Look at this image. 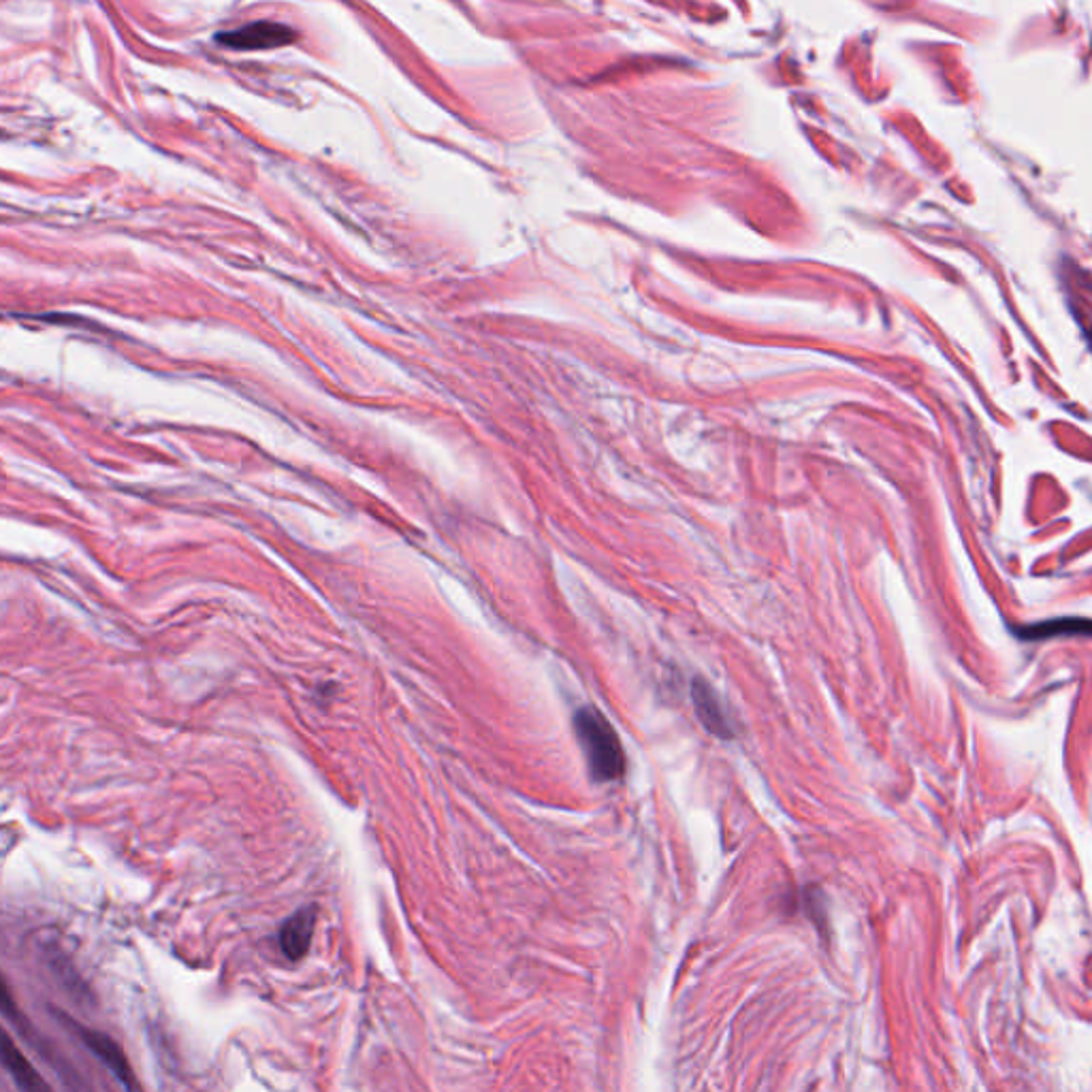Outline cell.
<instances>
[{
	"label": "cell",
	"mask_w": 1092,
	"mask_h": 1092,
	"mask_svg": "<svg viewBox=\"0 0 1092 1092\" xmlns=\"http://www.w3.org/2000/svg\"><path fill=\"white\" fill-rule=\"evenodd\" d=\"M316 926V909L305 907L299 909L295 915H291L282 928H280V947L291 960H299L305 956L312 934Z\"/></svg>",
	"instance_id": "52a82bcc"
},
{
	"label": "cell",
	"mask_w": 1092,
	"mask_h": 1092,
	"mask_svg": "<svg viewBox=\"0 0 1092 1092\" xmlns=\"http://www.w3.org/2000/svg\"><path fill=\"white\" fill-rule=\"evenodd\" d=\"M218 42L233 50H276L297 42V33L278 22H257L231 33H220Z\"/></svg>",
	"instance_id": "277c9868"
},
{
	"label": "cell",
	"mask_w": 1092,
	"mask_h": 1092,
	"mask_svg": "<svg viewBox=\"0 0 1092 1092\" xmlns=\"http://www.w3.org/2000/svg\"><path fill=\"white\" fill-rule=\"evenodd\" d=\"M577 737L588 756L590 771L596 781H617L626 773V754L622 741L611 722L596 711L585 707L575 717Z\"/></svg>",
	"instance_id": "6da1fadb"
},
{
	"label": "cell",
	"mask_w": 1092,
	"mask_h": 1092,
	"mask_svg": "<svg viewBox=\"0 0 1092 1092\" xmlns=\"http://www.w3.org/2000/svg\"><path fill=\"white\" fill-rule=\"evenodd\" d=\"M1015 634L1022 641H1049L1056 636H1088L1090 634V622L1083 617H1060L1049 619L1043 624H1032L1026 628L1015 630Z\"/></svg>",
	"instance_id": "ba28073f"
},
{
	"label": "cell",
	"mask_w": 1092,
	"mask_h": 1092,
	"mask_svg": "<svg viewBox=\"0 0 1092 1092\" xmlns=\"http://www.w3.org/2000/svg\"><path fill=\"white\" fill-rule=\"evenodd\" d=\"M692 700H694V707H696V713H698V719L702 722V726L719 737V739H732V726H730V719L715 694V690L705 681V679H694L692 683Z\"/></svg>",
	"instance_id": "8992f818"
},
{
	"label": "cell",
	"mask_w": 1092,
	"mask_h": 1092,
	"mask_svg": "<svg viewBox=\"0 0 1092 1092\" xmlns=\"http://www.w3.org/2000/svg\"><path fill=\"white\" fill-rule=\"evenodd\" d=\"M0 1066H3L20 1092H54L39 1069L27 1058L22 1047L0 1024Z\"/></svg>",
	"instance_id": "5b68a950"
},
{
	"label": "cell",
	"mask_w": 1092,
	"mask_h": 1092,
	"mask_svg": "<svg viewBox=\"0 0 1092 1092\" xmlns=\"http://www.w3.org/2000/svg\"><path fill=\"white\" fill-rule=\"evenodd\" d=\"M0 1015H3L5 1020H10L18 1032L24 1037V1041H29L46 1060L54 1062V1066L59 1069L61 1077L71 1083V1077L67 1073H71L76 1079H78V1073L71 1069V1066H65L63 1064V1056L50 1045V1041L35 1028V1024H31V1020L27 1017V1013L22 1011V1007L18 1005L16 996H14V990L7 981V977L3 975V971H0Z\"/></svg>",
	"instance_id": "3957f363"
},
{
	"label": "cell",
	"mask_w": 1092,
	"mask_h": 1092,
	"mask_svg": "<svg viewBox=\"0 0 1092 1092\" xmlns=\"http://www.w3.org/2000/svg\"><path fill=\"white\" fill-rule=\"evenodd\" d=\"M50 1013L67 1028L71 1030L110 1071L112 1075L116 1077V1081L125 1088V1092H146L139 1077L135 1075L133 1066H131V1060L125 1052V1047L107 1032H101V1030H95V1028H88L86 1024H82L80 1020H76L71 1013H67L65 1009L61 1007H54L50 1005Z\"/></svg>",
	"instance_id": "7a4b0ae2"
}]
</instances>
